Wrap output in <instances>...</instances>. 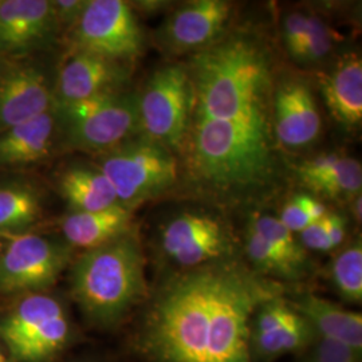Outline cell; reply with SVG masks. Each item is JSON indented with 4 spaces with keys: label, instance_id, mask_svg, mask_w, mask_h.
Instances as JSON below:
<instances>
[{
    "label": "cell",
    "instance_id": "obj_1",
    "mask_svg": "<svg viewBox=\"0 0 362 362\" xmlns=\"http://www.w3.org/2000/svg\"><path fill=\"white\" fill-rule=\"evenodd\" d=\"M191 109L182 167L200 192L224 202L262 197L279 180L274 132L275 78L267 47L236 31L185 65Z\"/></svg>",
    "mask_w": 362,
    "mask_h": 362
},
{
    "label": "cell",
    "instance_id": "obj_2",
    "mask_svg": "<svg viewBox=\"0 0 362 362\" xmlns=\"http://www.w3.org/2000/svg\"><path fill=\"white\" fill-rule=\"evenodd\" d=\"M281 293L275 281L235 260L191 269L156 297L144 348L155 362H250L252 318Z\"/></svg>",
    "mask_w": 362,
    "mask_h": 362
},
{
    "label": "cell",
    "instance_id": "obj_3",
    "mask_svg": "<svg viewBox=\"0 0 362 362\" xmlns=\"http://www.w3.org/2000/svg\"><path fill=\"white\" fill-rule=\"evenodd\" d=\"M73 297L98 325L116 324L146 293L145 259L132 231L88 250L71 270Z\"/></svg>",
    "mask_w": 362,
    "mask_h": 362
},
{
    "label": "cell",
    "instance_id": "obj_4",
    "mask_svg": "<svg viewBox=\"0 0 362 362\" xmlns=\"http://www.w3.org/2000/svg\"><path fill=\"white\" fill-rule=\"evenodd\" d=\"M58 140L67 149L101 155L140 134L137 94L117 91L54 105Z\"/></svg>",
    "mask_w": 362,
    "mask_h": 362
},
{
    "label": "cell",
    "instance_id": "obj_5",
    "mask_svg": "<svg viewBox=\"0 0 362 362\" xmlns=\"http://www.w3.org/2000/svg\"><path fill=\"white\" fill-rule=\"evenodd\" d=\"M97 167L113 185L118 203L130 211L168 191L179 177L173 152L143 134L101 153Z\"/></svg>",
    "mask_w": 362,
    "mask_h": 362
},
{
    "label": "cell",
    "instance_id": "obj_6",
    "mask_svg": "<svg viewBox=\"0 0 362 362\" xmlns=\"http://www.w3.org/2000/svg\"><path fill=\"white\" fill-rule=\"evenodd\" d=\"M137 105L140 134L180 153L191 109L185 65L173 64L156 70L141 94H137Z\"/></svg>",
    "mask_w": 362,
    "mask_h": 362
},
{
    "label": "cell",
    "instance_id": "obj_7",
    "mask_svg": "<svg viewBox=\"0 0 362 362\" xmlns=\"http://www.w3.org/2000/svg\"><path fill=\"white\" fill-rule=\"evenodd\" d=\"M145 37L132 7L122 0H88L73 27V52L95 54L130 65L144 52Z\"/></svg>",
    "mask_w": 362,
    "mask_h": 362
},
{
    "label": "cell",
    "instance_id": "obj_8",
    "mask_svg": "<svg viewBox=\"0 0 362 362\" xmlns=\"http://www.w3.org/2000/svg\"><path fill=\"white\" fill-rule=\"evenodd\" d=\"M69 321L61 303L35 294L18 303L1 322L0 337L19 362H43L64 348Z\"/></svg>",
    "mask_w": 362,
    "mask_h": 362
},
{
    "label": "cell",
    "instance_id": "obj_9",
    "mask_svg": "<svg viewBox=\"0 0 362 362\" xmlns=\"http://www.w3.org/2000/svg\"><path fill=\"white\" fill-rule=\"evenodd\" d=\"M71 258L69 245L38 235L8 236L0 255V293L42 291L52 287Z\"/></svg>",
    "mask_w": 362,
    "mask_h": 362
},
{
    "label": "cell",
    "instance_id": "obj_10",
    "mask_svg": "<svg viewBox=\"0 0 362 362\" xmlns=\"http://www.w3.org/2000/svg\"><path fill=\"white\" fill-rule=\"evenodd\" d=\"M164 254L182 267L194 269L228 259L233 240L227 227L216 216L200 211H182L161 231Z\"/></svg>",
    "mask_w": 362,
    "mask_h": 362
},
{
    "label": "cell",
    "instance_id": "obj_11",
    "mask_svg": "<svg viewBox=\"0 0 362 362\" xmlns=\"http://www.w3.org/2000/svg\"><path fill=\"white\" fill-rule=\"evenodd\" d=\"M61 27L49 0H1L0 57H23L52 47Z\"/></svg>",
    "mask_w": 362,
    "mask_h": 362
},
{
    "label": "cell",
    "instance_id": "obj_12",
    "mask_svg": "<svg viewBox=\"0 0 362 362\" xmlns=\"http://www.w3.org/2000/svg\"><path fill=\"white\" fill-rule=\"evenodd\" d=\"M231 16L230 1H187L169 15L160 31V42L173 54L202 52L224 35Z\"/></svg>",
    "mask_w": 362,
    "mask_h": 362
},
{
    "label": "cell",
    "instance_id": "obj_13",
    "mask_svg": "<svg viewBox=\"0 0 362 362\" xmlns=\"http://www.w3.org/2000/svg\"><path fill=\"white\" fill-rule=\"evenodd\" d=\"M130 65L95 54L73 52L61 67L54 85L55 105L71 104L90 97L124 90Z\"/></svg>",
    "mask_w": 362,
    "mask_h": 362
},
{
    "label": "cell",
    "instance_id": "obj_14",
    "mask_svg": "<svg viewBox=\"0 0 362 362\" xmlns=\"http://www.w3.org/2000/svg\"><path fill=\"white\" fill-rule=\"evenodd\" d=\"M54 105V85L42 67L10 62L0 74V134Z\"/></svg>",
    "mask_w": 362,
    "mask_h": 362
},
{
    "label": "cell",
    "instance_id": "obj_15",
    "mask_svg": "<svg viewBox=\"0 0 362 362\" xmlns=\"http://www.w3.org/2000/svg\"><path fill=\"white\" fill-rule=\"evenodd\" d=\"M272 113L276 141L286 148L302 149L320 137L321 115L303 79L290 78L275 85Z\"/></svg>",
    "mask_w": 362,
    "mask_h": 362
},
{
    "label": "cell",
    "instance_id": "obj_16",
    "mask_svg": "<svg viewBox=\"0 0 362 362\" xmlns=\"http://www.w3.org/2000/svg\"><path fill=\"white\" fill-rule=\"evenodd\" d=\"M320 90L332 117L346 130L362 122V61L356 52L345 54L320 77Z\"/></svg>",
    "mask_w": 362,
    "mask_h": 362
},
{
    "label": "cell",
    "instance_id": "obj_17",
    "mask_svg": "<svg viewBox=\"0 0 362 362\" xmlns=\"http://www.w3.org/2000/svg\"><path fill=\"white\" fill-rule=\"evenodd\" d=\"M297 176L311 192L333 200L361 194V164L348 156L326 153L306 160L298 165Z\"/></svg>",
    "mask_w": 362,
    "mask_h": 362
},
{
    "label": "cell",
    "instance_id": "obj_18",
    "mask_svg": "<svg viewBox=\"0 0 362 362\" xmlns=\"http://www.w3.org/2000/svg\"><path fill=\"white\" fill-rule=\"evenodd\" d=\"M58 139L54 107L0 134V164L25 165L52 153Z\"/></svg>",
    "mask_w": 362,
    "mask_h": 362
},
{
    "label": "cell",
    "instance_id": "obj_19",
    "mask_svg": "<svg viewBox=\"0 0 362 362\" xmlns=\"http://www.w3.org/2000/svg\"><path fill=\"white\" fill-rule=\"evenodd\" d=\"M322 338L349 346L357 353L362 348V315L357 311L346 310L325 298L305 294L291 305Z\"/></svg>",
    "mask_w": 362,
    "mask_h": 362
},
{
    "label": "cell",
    "instance_id": "obj_20",
    "mask_svg": "<svg viewBox=\"0 0 362 362\" xmlns=\"http://www.w3.org/2000/svg\"><path fill=\"white\" fill-rule=\"evenodd\" d=\"M132 211L117 204L93 212H70L61 221L69 246L97 248L130 233Z\"/></svg>",
    "mask_w": 362,
    "mask_h": 362
},
{
    "label": "cell",
    "instance_id": "obj_21",
    "mask_svg": "<svg viewBox=\"0 0 362 362\" xmlns=\"http://www.w3.org/2000/svg\"><path fill=\"white\" fill-rule=\"evenodd\" d=\"M59 191L74 212H93L115 207L116 191L98 167L74 165L59 179Z\"/></svg>",
    "mask_w": 362,
    "mask_h": 362
},
{
    "label": "cell",
    "instance_id": "obj_22",
    "mask_svg": "<svg viewBox=\"0 0 362 362\" xmlns=\"http://www.w3.org/2000/svg\"><path fill=\"white\" fill-rule=\"evenodd\" d=\"M42 212L40 194L27 182L0 185V230L26 228Z\"/></svg>",
    "mask_w": 362,
    "mask_h": 362
},
{
    "label": "cell",
    "instance_id": "obj_23",
    "mask_svg": "<svg viewBox=\"0 0 362 362\" xmlns=\"http://www.w3.org/2000/svg\"><path fill=\"white\" fill-rule=\"evenodd\" d=\"M314 329L299 313L278 329L263 336L251 337V345L259 356L274 358L306 348L314 337Z\"/></svg>",
    "mask_w": 362,
    "mask_h": 362
},
{
    "label": "cell",
    "instance_id": "obj_24",
    "mask_svg": "<svg viewBox=\"0 0 362 362\" xmlns=\"http://www.w3.org/2000/svg\"><path fill=\"white\" fill-rule=\"evenodd\" d=\"M251 224L302 278L306 275L309 269L306 250L296 239L294 233L281 223V220L270 215H258Z\"/></svg>",
    "mask_w": 362,
    "mask_h": 362
},
{
    "label": "cell",
    "instance_id": "obj_25",
    "mask_svg": "<svg viewBox=\"0 0 362 362\" xmlns=\"http://www.w3.org/2000/svg\"><path fill=\"white\" fill-rule=\"evenodd\" d=\"M245 248L247 257L254 266V272L264 278L272 276V281L274 278L285 281H297L302 278L252 224L247 228Z\"/></svg>",
    "mask_w": 362,
    "mask_h": 362
},
{
    "label": "cell",
    "instance_id": "obj_26",
    "mask_svg": "<svg viewBox=\"0 0 362 362\" xmlns=\"http://www.w3.org/2000/svg\"><path fill=\"white\" fill-rule=\"evenodd\" d=\"M332 278L338 293L351 303L362 299L361 240L342 250L332 263Z\"/></svg>",
    "mask_w": 362,
    "mask_h": 362
},
{
    "label": "cell",
    "instance_id": "obj_27",
    "mask_svg": "<svg viewBox=\"0 0 362 362\" xmlns=\"http://www.w3.org/2000/svg\"><path fill=\"white\" fill-rule=\"evenodd\" d=\"M336 34L332 27L317 15H310L309 33L305 46V52L300 64H317L322 61L332 52Z\"/></svg>",
    "mask_w": 362,
    "mask_h": 362
},
{
    "label": "cell",
    "instance_id": "obj_28",
    "mask_svg": "<svg viewBox=\"0 0 362 362\" xmlns=\"http://www.w3.org/2000/svg\"><path fill=\"white\" fill-rule=\"evenodd\" d=\"M309 13L294 11L287 13L284 19V40L286 49L291 58L302 62L308 33H309Z\"/></svg>",
    "mask_w": 362,
    "mask_h": 362
},
{
    "label": "cell",
    "instance_id": "obj_29",
    "mask_svg": "<svg viewBox=\"0 0 362 362\" xmlns=\"http://www.w3.org/2000/svg\"><path fill=\"white\" fill-rule=\"evenodd\" d=\"M300 245L306 250H314V251H332L334 247L330 240V233H329V212L324 218L314 221L306 230L299 233Z\"/></svg>",
    "mask_w": 362,
    "mask_h": 362
},
{
    "label": "cell",
    "instance_id": "obj_30",
    "mask_svg": "<svg viewBox=\"0 0 362 362\" xmlns=\"http://www.w3.org/2000/svg\"><path fill=\"white\" fill-rule=\"evenodd\" d=\"M308 362H358V360L356 350L336 341L322 338Z\"/></svg>",
    "mask_w": 362,
    "mask_h": 362
},
{
    "label": "cell",
    "instance_id": "obj_31",
    "mask_svg": "<svg viewBox=\"0 0 362 362\" xmlns=\"http://www.w3.org/2000/svg\"><path fill=\"white\" fill-rule=\"evenodd\" d=\"M278 219L281 220V223L285 226L286 228L293 233H300L314 223L308 215V212L305 211V208L300 206L297 194L293 196L286 203L281 212V216Z\"/></svg>",
    "mask_w": 362,
    "mask_h": 362
},
{
    "label": "cell",
    "instance_id": "obj_32",
    "mask_svg": "<svg viewBox=\"0 0 362 362\" xmlns=\"http://www.w3.org/2000/svg\"><path fill=\"white\" fill-rule=\"evenodd\" d=\"M88 0H55L52 1L54 13L57 16L58 25L62 27H73L77 25L81 15L86 7Z\"/></svg>",
    "mask_w": 362,
    "mask_h": 362
},
{
    "label": "cell",
    "instance_id": "obj_33",
    "mask_svg": "<svg viewBox=\"0 0 362 362\" xmlns=\"http://www.w3.org/2000/svg\"><path fill=\"white\" fill-rule=\"evenodd\" d=\"M298 200L300 203V206L305 208V211L308 212V215L310 216L313 221H317L321 218H324L327 214V209L325 207L324 203L320 202L318 199H315L314 196L308 194H297Z\"/></svg>",
    "mask_w": 362,
    "mask_h": 362
},
{
    "label": "cell",
    "instance_id": "obj_34",
    "mask_svg": "<svg viewBox=\"0 0 362 362\" xmlns=\"http://www.w3.org/2000/svg\"><path fill=\"white\" fill-rule=\"evenodd\" d=\"M351 211H353V215L357 221H361V194L356 196L353 199V204H351Z\"/></svg>",
    "mask_w": 362,
    "mask_h": 362
},
{
    "label": "cell",
    "instance_id": "obj_35",
    "mask_svg": "<svg viewBox=\"0 0 362 362\" xmlns=\"http://www.w3.org/2000/svg\"><path fill=\"white\" fill-rule=\"evenodd\" d=\"M10 62L7 61V58H4V57H0V74L3 73V70L7 67Z\"/></svg>",
    "mask_w": 362,
    "mask_h": 362
},
{
    "label": "cell",
    "instance_id": "obj_36",
    "mask_svg": "<svg viewBox=\"0 0 362 362\" xmlns=\"http://www.w3.org/2000/svg\"><path fill=\"white\" fill-rule=\"evenodd\" d=\"M0 362H7V360H6V357L0 353Z\"/></svg>",
    "mask_w": 362,
    "mask_h": 362
},
{
    "label": "cell",
    "instance_id": "obj_37",
    "mask_svg": "<svg viewBox=\"0 0 362 362\" xmlns=\"http://www.w3.org/2000/svg\"><path fill=\"white\" fill-rule=\"evenodd\" d=\"M0 255H1V243H0Z\"/></svg>",
    "mask_w": 362,
    "mask_h": 362
},
{
    "label": "cell",
    "instance_id": "obj_38",
    "mask_svg": "<svg viewBox=\"0 0 362 362\" xmlns=\"http://www.w3.org/2000/svg\"><path fill=\"white\" fill-rule=\"evenodd\" d=\"M0 4H1V0H0Z\"/></svg>",
    "mask_w": 362,
    "mask_h": 362
}]
</instances>
